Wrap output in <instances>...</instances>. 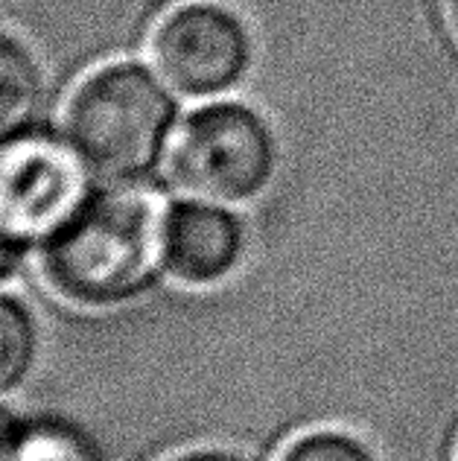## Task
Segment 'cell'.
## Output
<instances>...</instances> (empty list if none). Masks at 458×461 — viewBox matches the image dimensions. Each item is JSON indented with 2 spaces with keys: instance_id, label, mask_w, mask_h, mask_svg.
I'll list each match as a JSON object with an SVG mask.
<instances>
[{
  "instance_id": "obj_1",
  "label": "cell",
  "mask_w": 458,
  "mask_h": 461,
  "mask_svg": "<svg viewBox=\"0 0 458 461\" xmlns=\"http://www.w3.org/2000/svg\"><path fill=\"white\" fill-rule=\"evenodd\" d=\"M161 193L143 185H108L41 249V277L65 304L108 310L143 295L164 275Z\"/></svg>"
},
{
  "instance_id": "obj_2",
  "label": "cell",
  "mask_w": 458,
  "mask_h": 461,
  "mask_svg": "<svg viewBox=\"0 0 458 461\" xmlns=\"http://www.w3.org/2000/svg\"><path fill=\"white\" fill-rule=\"evenodd\" d=\"M175 100L158 70L108 62L82 77L62 108L65 138L105 185H140L166 158Z\"/></svg>"
},
{
  "instance_id": "obj_3",
  "label": "cell",
  "mask_w": 458,
  "mask_h": 461,
  "mask_svg": "<svg viewBox=\"0 0 458 461\" xmlns=\"http://www.w3.org/2000/svg\"><path fill=\"white\" fill-rule=\"evenodd\" d=\"M277 167L281 143L269 117L231 96L193 108L166 149V173L178 190L231 208L260 199Z\"/></svg>"
},
{
  "instance_id": "obj_4",
  "label": "cell",
  "mask_w": 458,
  "mask_h": 461,
  "mask_svg": "<svg viewBox=\"0 0 458 461\" xmlns=\"http://www.w3.org/2000/svg\"><path fill=\"white\" fill-rule=\"evenodd\" d=\"M94 173L65 135L30 131L0 140V230L21 246L47 242L82 211Z\"/></svg>"
},
{
  "instance_id": "obj_5",
  "label": "cell",
  "mask_w": 458,
  "mask_h": 461,
  "mask_svg": "<svg viewBox=\"0 0 458 461\" xmlns=\"http://www.w3.org/2000/svg\"><path fill=\"white\" fill-rule=\"evenodd\" d=\"M255 35L246 18L216 0H190L170 9L149 35L158 77L190 100H222L255 68Z\"/></svg>"
},
{
  "instance_id": "obj_6",
  "label": "cell",
  "mask_w": 458,
  "mask_h": 461,
  "mask_svg": "<svg viewBox=\"0 0 458 461\" xmlns=\"http://www.w3.org/2000/svg\"><path fill=\"white\" fill-rule=\"evenodd\" d=\"M248 254V228L231 204L184 196L166 204L164 275L178 286H220Z\"/></svg>"
},
{
  "instance_id": "obj_7",
  "label": "cell",
  "mask_w": 458,
  "mask_h": 461,
  "mask_svg": "<svg viewBox=\"0 0 458 461\" xmlns=\"http://www.w3.org/2000/svg\"><path fill=\"white\" fill-rule=\"evenodd\" d=\"M41 105V70L18 35L0 30V140L30 126Z\"/></svg>"
},
{
  "instance_id": "obj_8",
  "label": "cell",
  "mask_w": 458,
  "mask_h": 461,
  "mask_svg": "<svg viewBox=\"0 0 458 461\" xmlns=\"http://www.w3.org/2000/svg\"><path fill=\"white\" fill-rule=\"evenodd\" d=\"M39 359V324L21 298L0 293V397L27 383Z\"/></svg>"
},
{
  "instance_id": "obj_9",
  "label": "cell",
  "mask_w": 458,
  "mask_h": 461,
  "mask_svg": "<svg viewBox=\"0 0 458 461\" xmlns=\"http://www.w3.org/2000/svg\"><path fill=\"white\" fill-rule=\"evenodd\" d=\"M274 461H380L373 447L347 429H307L277 453Z\"/></svg>"
},
{
  "instance_id": "obj_10",
  "label": "cell",
  "mask_w": 458,
  "mask_h": 461,
  "mask_svg": "<svg viewBox=\"0 0 458 461\" xmlns=\"http://www.w3.org/2000/svg\"><path fill=\"white\" fill-rule=\"evenodd\" d=\"M15 461H100L94 447L79 432L62 423H35L27 427Z\"/></svg>"
},
{
  "instance_id": "obj_11",
  "label": "cell",
  "mask_w": 458,
  "mask_h": 461,
  "mask_svg": "<svg viewBox=\"0 0 458 461\" xmlns=\"http://www.w3.org/2000/svg\"><path fill=\"white\" fill-rule=\"evenodd\" d=\"M23 432H27V427L18 420L15 411L0 403V461H15L18 458Z\"/></svg>"
},
{
  "instance_id": "obj_12",
  "label": "cell",
  "mask_w": 458,
  "mask_h": 461,
  "mask_svg": "<svg viewBox=\"0 0 458 461\" xmlns=\"http://www.w3.org/2000/svg\"><path fill=\"white\" fill-rule=\"evenodd\" d=\"M164 461H257L243 450L234 447H193V450H182L166 456Z\"/></svg>"
},
{
  "instance_id": "obj_13",
  "label": "cell",
  "mask_w": 458,
  "mask_h": 461,
  "mask_svg": "<svg viewBox=\"0 0 458 461\" xmlns=\"http://www.w3.org/2000/svg\"><path fill=\"white\" fill-rule=\"evenodd\" d=\"M23 254H27V246H21L18 240L6 237L4 230H0V286L9 284L12 277L21 272Z\"/></svg>"
},
{
  "instance_id": "obj_14",
  "label": "cell",
  "mask_w": 458,
  "mask_h": 461,
  "mask_svg": "<svg viewBox=\"0 0 458 461\" xmlns=\"http://www.w3.org/2000/svg\"><path fill=\"white\" fill-rule=\"evenodd\" d=\"M444 18H447V27L458 41V0H444Z\"/></svg>"
},
{
  "instance_id": "obj_15",
  "label": "cell",
  "mask_w": 458,
  "mask_h": 461,
  "mask_svg": "<svg viewBox=\"0 0 458 461\" xmlns=\"http://www.w3.org/2000/svg\"><path fill=\"white\" fill-rule=\"evenodd\" d=\"M453 461H458V447H455V458H453Z\"/></svg>"
}]
</instances>
